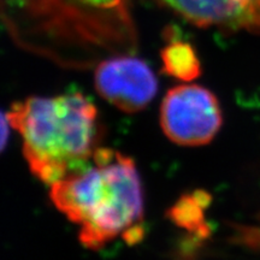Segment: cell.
Segmentation results:
<instances>
[{"label": "cell", "instance_id": "1", "mask_svg": "<svg viewBox=\"0 0 260 260\" xmlns=\"http://www.w3.org/2000/svg\"><path fill=\"white\" fill-rule=\"evenodd\" d=\"M11 38L21 47L70 67L132 53V0H2Z\"/></svg>", "mask_w": 260, "mask_h": 260}, {"label": "cell", "instance_id": "2", "mask_svg": "<svg viewBox=\"0 0 260 260\" xmlns=\"http://www.w3.org/2000/svg\"><path fill=\"white\" fill-rule=\"evenodd\" d=\"M57 210L80 228L79 240L98 251L117 237L135 243L144 236V188L135 161L100 147L82 170L50 186Z\"/></svg>", "mask_w": 260, "mask_h": 260}, {"label": "cell", "instance_id": "3", "mask_svg": "<svg viewBox=\"0 0 260 260\" xmlns=\"http://www.w3.org/2000/svg\"><path fill=\"white\" fill-rule=\"evenodd\" d=\"M6 115L21 135L29 170L50 186L86 168L102 147L99 111L81 93L29 96Z\"/></svg>", "mask_w": 260, "mask_h": 260}, {"label": "cell", "instance_id": "4", "mask_svg": "<svg viewBox=\"0 0 260 260\" xmlns=\"http://www.w3.org/2000/svg\"><path fill=\"white\" fill-rule=\"evenodd\" d=\"M223 124L217 96L199 84L171 88L160 106V126L167 138L184 147L210 144Z\"/></svg>", "mask_w": 260, "mask_h": 260}, {"label": "cell", "instance_id": "5", "mask_svg": "<svg viewBox=\"0 0 260 260\" xmlns=\"http://www.w3.org/2000/svg\"><path fill=\"white\" fill-rule=\"evenodd\" d=\"M99 95L123 112L135 113L151 104L158 92L153 70L139 57L122 53L100 60L94 74Z\"/></svg>", "mask_w": 260, "mask_h": 260}, {"label": "cell", "instance_id": "6", "mask_svg": "<svg viewBox=\"0 0 260 260\" xmlns=\"http://www.w3.org/2000/svg\"><path fill=\"white\" fill-rule=\"evenodd\" d=\"M200 28L260 35V0H154Z\"/></svg>", "mask_w": 260, "mask_h": 260}, {"label": "cell", "instance_id": "7", "mask_svg": "<svg viewBox=\"0 0 260 260\" xmlns=\"http://www.w3.org/2000/svg\"><path fill=\"white\" fill-rule=\"evenodd\" d=\"M162 71L170 77L190 82L200 76L201 63L189 42L172 40L160 52Z\"/></svg>", "mask_w": 260, "mask_h": 260}, {"label": "cell", "instance_id": "8", "mask_svg": "<svg viewBox=\"0 0 260 260\" xmlns=\"http://www.w3.org/2000/svg\"><path fill=\"white\" fill-rule=\"evenodd\" d=\"M211 200L205 191L183 195L169 211L171 219L177 225L190 232H204V212Z\"/></svg>", "mask_w": 260, "mask_h": 260}, {"label": "cell", "instance_id": "9", "mask_svg": "<svg viewBox=\"0 0 260 260\" xmlns=\"http://www.w3.org/2000/svg\"><path fill=\"white\" fill-rule=\"evenodd\" d=\"M242 230L241 240L243 242L253 247H260V225L242 226Z\"/></svg>", "mask_w": 260, "mask_h": 260}, {"label": "cell", "instance_id": "10", "mask_svg": "<svg viewBox=\"0 0 260 260\" xmlns=\"http://www.w3.org/2000/svg\"><path fill=\"white\" fill-rule=\"evenodd\" d=\"M10 128H12L11 123H10L6 112H3L2 115V148L4 149L8 145V140L10 135Z\"/></svg>", "mask_w": 260, "mask_h": 260}]
</instances>
